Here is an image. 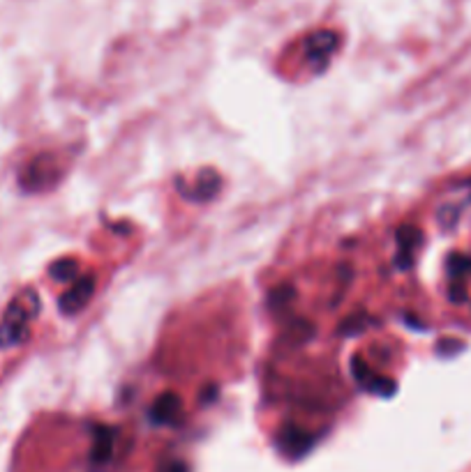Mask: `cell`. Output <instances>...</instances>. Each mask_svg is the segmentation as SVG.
Wrapping results in <instances>:
<instances>
[{"label": "cell", "mask_w": 471, "mask_h": 472, "mask_svg": "<svg viewBox=\"0 0 471 472\" xmlns=\"http://www.w3.org/2000/svg\"><path fill=\"white\" fill-rule=\"evenodd\" d=\"M37 312V297L35 293H26V295L16 297L10 302V306L3 313L0 321V348H14L23 343L31 334V321Z\"/></svg>", "instance_id": "6da1fadb"}, {"label": "cell", "mask_w": 471, "mask_h": 472, "mask_svg": "<svg viewBox=\"0 0 471 472\" xmlns=\"http://www.w3.org/2000/svg\"><path fill=\"white\" fill-rule=\"evenodd\" d=\"M93 291H95V277H88V275L78 277V279L69 286L68 293H63L60 302H58L60 312H63L65 316H74V313H78L90 302Z\"/></svg>", "instance_id": "7a4b0ae2"}, {"label": "cell", "mask_w": 471, "mask_h": 472, "mask_svg": "<svg viewBox=\"0 0 471 472\" xmlns=\"http://www.w3.org/2000/svg\"><path fill=\"white\" fill-rule=\"evenodd\" d=\"M312 447V436L296 424H287L278 433V449L289 458H300Z\"/></svg>", "instance_id": "3957f363"}, {"label": "cell", "mask_w": 471, "mask_h": 472, "mask_svg": "<svg viewBox=\"0 0 471 472\" xmlns=\"http://www.w3.org/2000/svg\"><path fill=\"white\" fill-rule=\"evenodd\" d=\"M354 374H356V378L361 380L363 387H365L367 392H372V395H377V396L395 395V383H392L391 378L370 374L367 368H363L361 364H358V359H354Z\"/></svg>", "instance_id": "277c9868"}, {"label": "cell", "mask_w": 471, "mask_h": 472, "mask_svg": "<svg viewBox=\"0 0 471 472\" xmlns=\"http://www.w3.org/2000/svg\"><path fill=\"white\" fill-rule=\"evenodd\" d=\"M179 415H180V401L179 396L171 395V392L160 396L151 410V420L155 422V424H173V422L179 420Z\"/></svg>", "instance_id": "5b68a950"}, {"label": "cell", "mask_w": 471, "mask_h": 472, "mask_svg": "<svg viewBox=\"0 0 471 472\" xmlns=\"http://www.w3.org/2000/svg\"><path fill=\"white\" fill-rule=\"evenodd\" d=\"M217 189H220V176L206 168V171H201L199 180H197V194L194 196L201 198V201H208V198L217 194Z\"/></svg>", "instance_id": "8992f818"}, {"label": "cell", "mask_w": 471, "mask_h": 472, "mask_svg": "<svg viewBox=\"0 0 471 472\" xmlns=\"http://www.w3.org/2000/svg\"><path fill=\"white\" fill-rule=\"evenodd\" d=\"M111 451H114V433L109 429H102L95 438L93 445V461L95 463H106L111 458Z\"/></svg>", "instance_id": "52a82bcc"}, {"label": "cell", "mask_w": 471, "mask_h": 472, "mask_svg": "<svg viewBox=\"0 0 471 472\" xmlns=\"http://www.w3.org/2000/svg\"><path fill=\"white\" fill-rule=\"evenodd\" d=\"M398 242H400V254L398 256H404V259H409V256L414 254V250L419 247V242H420L419 231H416L414 226H402V229L398 231Z\"/></svg>", "instance_id": "ba28073f"}, {"label": "cell", "mask_w": 471, "mask_h": 472, "mask_svg": "<svg viewBox=\"0 0 471 472\" xmlns=\"http://www.w3.org/2000/svg\"><path fill=\"white\" fill-rule=\"evenodd\" d=\"M78 263L72 259H60L51 265V277L58 281H77Z\"/></svg>", "instance_id": "9c48e42d"}, {"label": "cell", "mask_w": 471, "mask_h": 472, "mask_svg": "<svg viewBox=\"0 0 471 472\" xmlns=\"http://www.w3.org/2000/svg\"><path fill=\"white\" fill-rule=\"evenodd\" d=\"M162 472H188V466L183 461H167L162 466Z\"/></svg>", "instance_id": "30bf717a"}]
</instances>
